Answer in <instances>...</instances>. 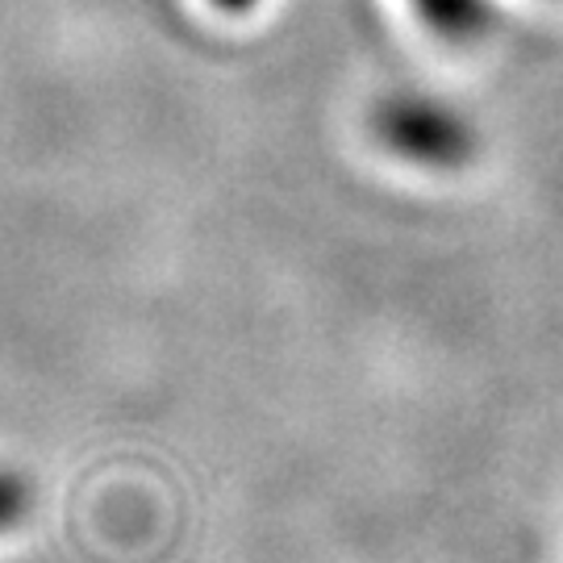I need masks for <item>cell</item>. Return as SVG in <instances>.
Wrapping results in <instances>:
<instances>
[{
  "label": "cell",
  "instance_id": "obj_1",
  "mask_svg": "<svg viewBox=\"0 0 563 563\" xmlns=\"http://www.w3.org/2000/svg\"><path fill=\"white\" fill-rule=\"evenodd\" d=\"M376 134L405 159L451 167L467 155V125L451 109L430 101H393L376 118Z\"/></svg>",
  "mask_w": 563,
  "mask_h": 563
},
{
  "label": "cell",
  "instance_id": "obj_2",
  "mask_svg": "<svg viewBox=\"0 0 563 563\" xmlns=\"http://www.w3.org/2000/svg\"><path fill=\"white\" fill-rule=\"evenodd\" d=\"M413 13L439 34V38H472L488 21V0H413Z\"/></svg>",
  "mask_w": 563,
  "mask_h": 563
},
{
  "label": "cell",
  "instance_id": "obj_3",
  "mask_svg": "<svg viewBox=\"0 0 563 563\" xmlns=\"http://www.w3.org/2000/svg\"><path fill=\"white\" fill-rule=\"evenodd\" d=\"M30 501H34V493H30L25 476L0 472V530H13L30 514Z\"/></svg>",
  "mask_w": 563,
  "mask_h": 563
},
{
  "label": "cell",
  "instance_id": "obj_4",
  "mask_svg": "<svg viewBox=\"0 0 563 563\" xmlns=\"http://www.w3.org/2000/svg\"><path fill=\"white\" fill-rule=\"evenodd\" d=\"M213 4H222V9H230V13H239V9H251L255 0H213Z\"/></svg>",
  "mask_w": 563,
  "mask_h": 563
}]
</instances>
